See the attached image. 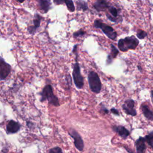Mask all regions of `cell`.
Masks as SVG:
<instances>
[{
	"label": "cell",
	"mask_w": 153,
	"mask_h": 153,
	"mask_svg": "<svg viewBox=\"0 0 153 153\" xmlns=\"http://www.w3.org/2000/svg\"><path fill=\"white\" fill-rule=\"evenodd\" d=\"M102 110H103L105 114H108V113L109 112V111H108L106 108H104V107L103 108V109H102Z\"/></svg>",
	"instance_id": "484cf974"
},
{
	"label": "cell",
	"mask_w": 153,
	"mask_h": 153,
	"mask_svg": "<svg viewBox=\"0 0 153 153\" xmlns=\"http://www.w3.org/2000/svg\"><path fill=\"white\" fill-rule=\"evenodd\" d=\"M62 152H63V151H62V148L59 146L53 147V148L50 149L48 151V153H62Z\"/></svg>",
	"instance_id": "7402d4cb"
},
{
	"label": "cell",
	"mask_w": 153,
	"mask_h": 153,
	"mask_svg": "<svg viewBox=\"0 0 153 153\" xmlns=\"http://www.w3.org/2000/svg\"><path fill=\"white\" fill-rule=\"evenodd\" d=\"M110 111H111V112L112 114H115V115H119V112H118V111L117 109L112 108L111 109Z\"/></svg>",
	"instance_id": "cb8c5ba5"
},
{
	"label": "cell",
	"mask_w": 153,
	"mask_h": 153,
	"mask_svg": "<svg viewBox=\"0 0 153 153\" xmlns=\"http://www.w3.org/2000/svg\"><path fill=\"white\" fill-rule=\"evenodd\" d=\"M85 33V32L82 30H79L77 32H75L74 33V36L75 38H77V37H79V36H81L82 35H84V34Z\"/></svg>",
	"instance_id": "603a6c76"
},
{
	"label": "cell",
	"mask_w": 153,
	"mask_h": 153,
	"mask_svg": "<svg viewBox=\"0 0 153 153\" xmlns=\"http://www.w3.org/2000/svg\"><path fill=\"white\" fill-rule=\"evenodd\" d=\"M145 142H146L148 145L153 148V131L149 132L144 137Z\"/></svg>",
	"instance_id": "e0dca14e"
},
{
	"label": "cell",
	"mask_w": 153,
	"mask_h": 153,
	"mask_svg": "<svg viewBox=\"0 0 153 153\" xmlns=\"http://www.w3.org/2000/svg\"><path fill=\"white\" fill-rule=\"evenodd\" d=\"M40 9L44 13H47L51 8V2L48 0H39L38 1Z\"/></svg>",
	"instance_id": "2e32d148"
},
{
	"label": "cell",
	"mask_w": 153,
	"mask_h": 153,
	"mask_svg": "<svg viewBox=\"0 0 153 153\" xmlns=\"http://www.w3.org/2000/svg\"><path fill=\"white\" fill-rule=\"evenodd\" d=\"M42 17L38 13L35 14L33 20V25L29 26L27 27V31L30 34H34L36 29L40 26V23Z\"/></svg>",
	"instance_id": "30bf717a"
},
{
	"label": "cell",
	"mask_w": 153,
	"mask_h": 153,
	"mask_svg": "<svg viewBox=\"0 0 153 153\" xmlns=\"http://www.w3.org/2000/svg\"><path fill=\"white\" fill-rule=\"evenodd\" d=\"M119 51L113 44H111V53L108 56L106 62L107 64H110L112 63V60L115 59L118 54Z\"/></svg>",
	"instance_id": "5bb4252c"
},
{
	"label": "cell",
	"mask_w": 153,
	"mask_h": 153,
	"mask_svg": "<svg viewBox=\"0 0 153 153\" xmlns=\"http://www.w3.org/2000/svg\"><path fill=\"white\" fill-rule=\"evenodd\" d=\"M53 2L57 5H60V4L65 3V1H63V0H54Z\"/></svg>",
	"instance_id": "d4e9b609"
},
{
	"label": "cell",
	"mask_w": 153,
	"mask_h": 153,
	"mask_svg": "<svg viewBox=\"0 0 153 153\" xmlns=\"http://www.w3.org/2000/svg\"><path fill=\"white\" fill-rule=\"evenodd\" d=\"M47 100L48 103L55 106H59L60 105L58 98L54 94L52 86L50 84L46 85L42 91L41 92L40 101L43 102Z\"/></svg>",
	"instance_id": "7a4b0ae2"
},
{
	"label": "cell",
	"mask_w": 153,
	"mask_h": 153,
	"mask_svg": "<svg viewBox=\"0 0 153 153\" xmlns=\"http://www.w3.org/2000/svg\"><path fill=\"white\" fill-rule=\"evenodd\" d=\"M136 148V153H145L146 149L145 140L143 137H139L135 142Z\"/></svg>",
	"instance_id": "7c38bea8"
},
{
	"label": "cell",
	"mask_w": 153,
	"mask_h": 153,
	"mask_svg": "<svg viewBox=\"0 0 153 153\" xmlns=\"http://www.w3.org/2000/svg\"><path fill=\"white\" fill-rule=\"evenodd\" d=\"M68 133L74 139L75 148L79 151H82L84 147V143L80 134L75 129L72 128H69Z\"/></svg>",
	"instance_id": "8992f818"
},
{
	"label": "cell",
	"mask_w": 153,
	"mask_h": 153,
	"mask_svg": "<svg viewBox=\"0 0 153 153\" xmlns=\"http://www.w3.org/2000/svg\"><path fill=\"white\" fill-rule=\"evenodd\" d=\"M122 108L124 112L131 116H136L137 114L136 111L134 109V101L131 99H127L122 105Z\"/></svg>",
	"instance_id": "ba28073f"
},
{
	"label": "cell",
	"mask_w": 153,
	"mask_h": 153,
	"mask_svg": "<svg viewBox=\"0 0 153 153\" xmlns=\"http://www.w3.org/2000/svg\"><path fill=\"white\" fill-rule=\"evenodd\" d=\"M72 76L76 88L79 89L82 88L84 86V78L81 74L80 67L79 63L77 62L74 65Z\"/></svg>",
	"instance_id": "5b68a950"
},
{
	"label": "cell",
	"mask_w": 153,
	"mask_h": 153,
	"mask_svg": "<svg viewBox=\"0 0 153 153\" xmlns=\"http://www.w3.org/2000/svg\"><path fill=\"white\" fill-rule=\"evenodd\" d=\"M94 26L96 28L101 29L102 32L107 37L112 40H115L117 36L116 31L110 26L103 23L99 20H95L94 22Z\"/></svg>",
	"instance_id": "277c9868"
},
{
	"label": "cell",
	"mask_w": 153,
	"mask_h": 153,
	"mask_svg": "<svg viewBox=\"0 0 153 153\" xmlns=\"http://www.w3.org/2000/svg\"><path fill=\"white\" fill-rule=\"evenodd\" d=\"M110 7L109 3L104 0H98L93 4V7L97 11H102Z\"/></svg>",
	"instance_id": "4fadbf2b"
},
{
	"label": "cell",
	"mask_w": 153,
	"mask_h": 153,
	"mask_svg": "<svg viewBox=\"0 0 153 153\" xmlns=\"http://www.w3.org/2000/svg\"><path fill=\"white\" fill-rule=\"evenodd\" d=\"M108 10H109V11L111 14V16L112 17L116 18V19H119L118 18V11L115 7L110 5V7L108 8Z\"/></svg>",
	"instance_id": "ac0fdd59"
},
{
	"label": "cell",
	"mask_w": 153,
	"mask_h": 153,
	"mask_svg": "<svg viewBox=\"0 0 153 153\" xmlns=\"http://www.w3.org/2000/svg\"><path fill=\"white\" fill-rule=\"evenodd\" d=\"M76 4H77V8L79 10H84V11H85L88 9V6H87V4L84 1H77L76 2Z\"/></svg>",
	"instance_id": "d6986e66"
},
{
	"label": "cell",
	"mask_w": 153,
	"mask_h": 153,
	"mask_svg": "<svg viewBox=\"0 0 153 153\" xmlns=\"http://www.w3.org/2000/svg\"><path fill=\"white\" fill-rule=\"evenodd\" d=\"M112 130L123 139H126L130 135V131L123 126H114Z\"/></svg>",
	"instance_id": "8fae6325"
},
{
	"label": "cell",
	"mask_w": 153,
	"mask_h": 153,
	"mask_svg": "<svg viewBox=\"0 0 153 153\" xmlns=\"http://www.w3.org/2000/svg\"><path fill=\"white\" fill-rule=\"evenodd\" d=\"M140 67H141V66H140V65H137V68H138V69H139L140 71H142V69H141Z\"/></svg>",
	"instance_id": "83f0119b"
},
{
	"label": "cell",
	"mask_w": 153,
	"mask_h": 153,
	"mask_svg": "<svg viewBox=\"0 0 153 153\" xmlns=\"http://www.w3.org/2000/svg\"><path fill=\"white\" fill-rule=\"evenodd\" d=\"M88 81L91 90L95 93H99L102 89V83L98 74L94 71H90L88 74Z\"/></svg>",
	"instance_id": "3957f363"
},
{
	"label": "cell",
	"mask_w": 153,
	"mask_h": 153,
	"mask_svg": "<svg viewBox=\"0 0 153 153\" xmlns=\"http://www.w3.org/2000/svg\"><path fill=\"white\" fill-rule=\"evenodd\" d=\"M21 127V125L19 123L15 121L14 120H10L6 126V131L8 134H14L18 132Z\"/></svg>",
	"instance_id": "9c48e42d"
},
{
	"label": "cell",
	"mask_w": 153,
	"mask_h": 153,
	"mask_svg": "<svg viewBox=\"0 0 153 153\" xmlns=\"http://www.w3.org/2000/svg\"><path fill=\"white\" fill-rule=\"evenodd\" d=\"M147 36V33L142 30H139L137 33V37L140 39H142Z\"/></svg>",
	"instance_id": "44dd1931"
},
{
	"label": "cell",
	"mask_w": 153,
	"mask_h": 153,
	"mask_svg": "<svg viewBox=\"0 0 153 153\" xmlns=\"http://www.w3.org/2000/svg\"><path fill=\"white\" fill-rule=\"evenodd\" d=\"M11 71V66L0 56V80L5 79Z\"/></svg>",
	"instance_id": "52a82bcc"
},
{
	"label": "cell",
	"mask_w": 153,
	"mask_h": 153,
	"mask_svg": "<svg viewBox=\"0 0 153 153\" xmlns=\"http://www.w3.org/2000/svg\"><path fill=\"white\" fill-rule=\"evenodd\" d=\"M151 97L152 102V103H153V90L151 91Z\"/></svg>",
	"instance_id": "4316f807"
},
{
	"label": "cell",
	"mask_w": 153,
	"mask_h": 153,
	"mask_svg": "<svg viewBox=\"0 0 153 153\" xmlns=\"http://www.w3.org/2000/svg\"><path fill=\"white\" fill-rule=\"evenodd\" d=\"M139 40L134 35L121 38L118 41V47L120 51L126 52L128 50H134L139 45Z\"/></svg>",
	"instance_id": "6da1fadb"
},
{
	"label": "cell",
	"mask_w": 153,
	"mask_h": 153,
	"mask_svg": "<svg viewBox=\"0 0 153 153\" xmlns=\"http://www.w3.org/2000/svg\"><path fill=\"white\" fill-rule=\"evenodd\" d=\"M65 3L66 4L67 8L70 12H74L75 11V7L74 5V2L72 1L71 0L65 1Z\"/></svg>",
	"instance_id": "ffe728a7"
},
{
	"label": "cell",
	"mask_w": 153,
	"mask_h": 153,
	"mask_svg": "<svg viewBox=\"0 0 153 153\" xmlns=\"http://www.w3.org/2000/svg\"><path fill=\"white\" fill-rule=\"evenodd\" d=\"M141 109L145 117L150 121H153V112L146 105H141Z\"/></svg>",
	"instance_id": "9a60e30c"
}]
</instances>
